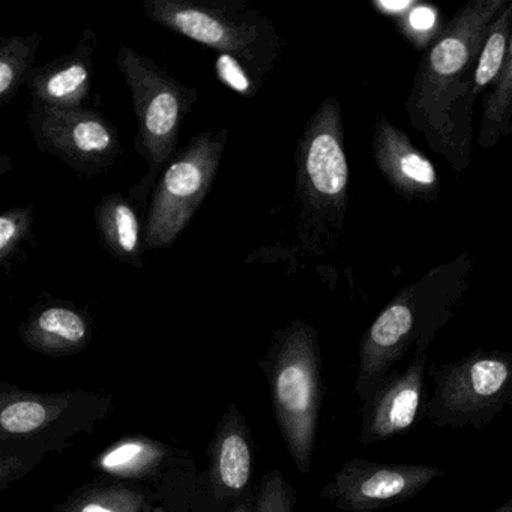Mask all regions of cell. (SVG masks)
Returning a JSON list of instances; mask_svg holds the SVG:
<instances>
[{
	"mask_svg": "<svg viewBox=\"0 0 512 512\" xmlns=\"http://www.w3.org/2000/svg\"><path fill=\"white\" fill-rule=\"evenodd\" d=\"M508 4L509 0H472L458 10L428 47L406 103L413 127L457 170L469 163L479 53L488 28Z\"/></svg>",
	"mask_w": 512,
	"mask_h": 512,
	"instance_id": "obj_1",
	"label": "cell"
},
{
	"mask_svg": "<svg viewBox=\"0 0 512 512\" xmlns=\"http://www.w3.org/2000/svg\"><path fill=\"white\" fill-rule=\"evenodd\" d=\"M442 269L401 290L362 338L356 395L367 401L410 349L427 353L433 338L451 319L463 295L460 283H442Z\"/></svg>",
	"mask_w": 512,
	"mask_h": 512,
	"instance_id": "obj_2",
	"label": "cell"
},
{
	"mask_svg": "<svg viewBox=\"0 0 512 512\" xmlns=\"http://www.w3.org/2000/svg\"><path fill=\"white\" fill-rule=\"evenodd\" d=\"M143 11L173 34L241 62L262 85L280 56L274 23L244 0H145Z\"/></svg>",
	"mask_w": 512,
	"mask_h": 512,
	"instance_id": "obj_3",
	"label": "cell"
},
{
	"mask_svg": "<svg viewBox=\"0 0 512 512\" xmlns=\"http://www.w3.org/2000/svg\"><path fill=\"white\" fill-rule=\"evenodd\" d=\"M116 62L136 113V151L148 164V172L130 188V197L146 206L161 173L178 154L182 125L196 104L197 91L124 44L119 46Z\"/></svg>",
	"mask_w": 512,
	"mask_h": 512,
	"instance_id": "obj_4",
	"label": "cell"
},
{
	"mask_svg": "<svg viewBox=\"0 0 512 512\" xmlns=\"http://www.w3.org/2000/svg\"><path fill=\"white\" fill-rule=\"evenodd\" d=\"M275 337L268 359L272 407L293 463L308 475L322 404L319 338L316 329L302 320Z\"/></svg>",
	"mask_w": 512,
	"mask_h": 512,
	"instance_id": "obj_5",
	"label": "cell"
},
{
	"mask_svg": "<svg viewBox=\"0 0 512 512\" xmlns=\"http://www.w3.org/2000/svg\"><path fill=\"white\" fill-rule=\"evenodd\" d=\"M229 130L203 131L170 161L152 191L143 229V251L172 247L214 185Z\"/></svg>",
	"mask_w": 512,
	"mask_h": 512,
	"instance_id": "obj_6",
	"label": "cell"
},
{
	"mask_svg": "<svg viewBox=\"0 0 512 512\" xmlns=\"http://www.w3.org/2000/svg\"><path fill=\"white\" fill-rule=\"evenodd\" d=\"M425 418L436 427H488L512 401V356L476 350L434 371Z\"/></svg>",
	"mask_w": 512,
	"mask_h": 512,
	"instance_id": "obj_7",
	"label": "cell"
},
{
	"mask_svg": "<svg viewBox=\"0 0 512 512\" xmlns=\"http://www.w3.org/2000/svg\"><path fill=\"white\" fill-rule=\"evenodd\" d=\"M296 167V188L304 215L340 227L349 199V164L337 98H326L305 125L296 151Z\"/></svg>",
	"mask_w": 512,
	"mask_h": 512,
	"instance_id": "obj_8",
	"label": "cell"
},
{
	"mask_svg": "<svg viewBox=\"0 0 512 512\" xmlns=\"http://www.w3.org/2000/svg\"><path fill=\"white\" fill-rule=\"evenodd\" d=\"M28 125L41 152L89 178L109 170L122 152L115 125L94 109H65L32 100Z\"/></svg>",
	"mask_w": 512,
	"mask_h": 512,
	"instance_id": "obj_9",
	"label": "cell"
},
{
	"mask_svg": "<svg viewBox=\"0 0 512 512\" xmlns=\"http://www.w3.org/2000/svg\"><path fill=\"white\" fill-rule=\"evenodd\" d=\"M445 470L428 464L383 463L352 458L320 497L344 512H373L413 499Z\"/></svg>",
	"mask_w": 512,
	"mask_h": 512,
	"instance_id": "obj_10",
	"label": "cell"
},
{
	"mask_svg": "<svg viewBox=\"0 0 512 512\" xmlns=\"http://www.w3.org/2000/svg\"><path fill=\"white\" fill-rule=\"evenodd\" d=\"M427 353H415L404 371H394L364 401L361 442L364 445L406 433L418 419L424 397Z\"/></svg>",
	"mask_w": 512,
	"mask_h": 512,
	"instance_id": "obj_11",
	"label": "cell"
},
{
	"mask_svg": "<svg viewBox=\"0 0 512 512\" xmlns=\"http://www.w3.org/2000/svg\"><path fill=\"white\" fill-rule=\"evenodd\" d=\"M373 154L383 178L404 199L434 202L440 196V178L433 163L383 116H377L374 124Z\"/></svg>",
	"mask_w": 512,
	"mask_h": 512,
	"instance_id": "obj_12",
	"label": "cell"
},
{
	"mask_svg": "<svg viewBox=\"0 0 512 512\" xmlns=\"http://www.w3.org/2000/svg\"><path fill=\"white\" fill-rule=\"evenodd\" d=\"M95 47L97 37L86 29L73 52L29 71L25 85L31 89L32 100L65 109L85 107L94 76Z\"/></svg>",
	"mask_w": 512,
	"mask_h": 512,
	"instance_id": "obj_13",
	"label": "cell"
},
{
	"mask_svg": "<svg viewBox=\"0 0 512 512\" xmlns=\"http://www.w3.org/2000/svg\"><path fill=\"white\" fill-rule=\"evenodd\" d=\"M253 440L244 416L233 404L218 424L211 445V479L221 497H235L250 485Z\"/></svg>",
	"mask_w": 512,
	"mask_h": 512,
	"instance_id": "obj_14",
	"label": "cell"
},
{
	"mask_svg": "<svg viewBox=\"0 0 512 512\" xmlns=\"http://www.w3.org/2000/svg\"><path fill=\"white\" fill-rule=\"evenodd\" d=\"M20 337L26 346L43 355H73L82 352L91 341V323L82 311L50 305L20 326Z\"/></svg>",
	"mask_w": 512,
	"mask_h": 512,
	"instance_id": "obj_15",
	"label": "cell"
},
{
	"mask_svg": "<svg viewBox=\"0 0 512 512\" xmlns=\"http://www.w3.org/2000/svg\"><path fill=\"white\" fill-rule=\"evenodd\" d=\"M101 244L122 265L143 268V235L133 203L119 193L109 194L95 206Z\"/></svg>",
	"mask_w": 512,
	"mask_h": 512,
	"instance_id": "obj_16",
	"label": "cell"
},
{
	"mask_svg": "<svg viewBox=\"0 0 512 512\" xmlns=\"http://www.w3.org/2000/svg\"><path fill=\"white\" fill-rule=\"evenodd\" d=\"M512 133V41L499 77L482 100L481 133L478 143L491 149Z\"/></svg>",
	"mask_w": 512,
	"mask_h": 512,
	"instance_id": "obj_17",
	"label": "cell"
},
{
	"mask_svg": "<svg viewBox=\"0 0 512 512\" xmlns=\"http://www.w3.org/2000/svg\"><path fill=\"white\" fill-rule=\"evenodd\" d=\"M41 37H4L0 40V104L8 106L25 85L29 71L34 70Z\"/></svg>",
	"mask_w": 512,
	"mask_h": 512,
	"instance_id": "obj_18",
	"label": "cell"
},
{
	"mask_svg": "<svg viewBox=\"0 0 512 512\" xmlns=\"http://www.w3.org/2000/svg\"><path fill=\"white\" fill-rule=\"evenodd\" d=\"M512 41V0L506 5L505 10L493 20L481 53L476 64L475 79H473V98L481 97L482 92L493 86L499 77L500 70L505 64L509 46Z\"/></svg>",
	"mask_w": 512,
	"mask_h": 512,
	"instance_id": "obj_19",
	"label": "cell"
},
{
	"mask_svg": "<svg viewBox=\"0 0 512 512\" xmlns=\"http://www.w3.org/2000/svg\"><path fill=\"white\" fill-rule=\"evenodd\" d=\"M163 455L157 443L146 439H127L107 449L97 466L118 476H133L154 466Z\"/></svg>",
	"mask_w": 512,
	"mask_h": 512,
	"instance_id": "obj_20",
	"label": "cell"
},
{
	"mask_svg": "<svg viewBox=\"0 0 512 512\" xmlns=\"http://www.w3.org/2000/svg\"><path fill=\"white\" fill-rule=\"evenodd\" d=\"M58 403H44L38 397L2 398L0 427L4 433L29 434L49 424L58 412Z\"/></svg>",
	"mask_w": 512,
	"mask_h": 512,
	"instance_id": "obj_21",
	"label": "cell"
},
{
	"mask_svg": "<svg viewBox=\"0 0 512 512\" xmlns=\"http://www.w3.org/2000/svg\"><path fill=\"white\" fill-rule=\"evenodd\" d=\"M397 23L401 34L419 50L430 47L445 29V26H440L439 11L421 2H413L410 10L398 17Z\"/></svg>",
	"mask_w": 512,
	"mask_h": 512,
	"instance_id": "obj_22",
	"label": "cell"
},
{
	"mask_svg": "<svg viewBox=\"0 0 512 512\" xmlns=\"http://www.w3.org/2000/svg\"><path fill=\"white\" fill-rule=\"evenodd\" d=\"M142 503V496L127 488H97L77 500L74 512H139Z\"/></svg>",
	"mask_w": 512,
	"mask_h": 512,
	"instance_id": "obj_23",
	"label": "cell"
},
{
	"mask_svg": "<svg viewBox=\"0 0 512 512\" xmlns=\"http://www.w3.org/2000/svg\"><path fill=\"white\" fill-rule=\"evenodd\" d=\"M296 493L280 469L265 473L256 494V512H295Z\"/></svg>",
	"mask_w": 512,
	"mask_h": 512,
	"instance_id": "obj_24",
	"label": "cell"
},
{
	"mask_svg": "<svg viewBox=\"0 0 512 512\" xmlns=\"http://www.w3.org/2000/svg\"><path fill=\"white\" fill-rule=\"evenodd\" d=\"M34 209L11 208L0 215V263L7 265L31 230Z\"/></svg>",
	"mask_w": 512,
	"mask_h": 512,
	"instance_id": "obj_25",
	"label": "cell"
},
{
	"mask_svg": "<svg viewBox=\"0 0 512 512\" xmlns=\"http://www.w3.org/2000/svg\"><path fill=\"white\" fill-rule=\"evenodd\" d=\"M215 73L218 79L242 97L253 98L262 83L248 71L247 67L226 55H218L215 62Z\"/></svg>",
	"mask_w": 512,
	"mask_h": 512,
	"instance_id": "obj_26",
	"label": "cell"
},
{
	"mask_svg": "<svg viewBox=\"0 0 512 512\" xmlns=\"http://www.w3.org/2000/svg\"><path fill=\"white\" fill-rule=\"evenodd\" d=\"M373 5L379 13L398 19V17L404 16L410 10L413 2H409V0H403V2H400V0H391V2H388V0H376V2H373Z\"/></svg>",
	"mask_w": 512,
	"mask_h": 512,
	"instance_id": "obj_27",
	"label": "cell"
},
{
	"mask_svg": "<svg viewBox=\"0 0 512 512\" xmlns=\"http://www.w3.org/2000/svg\"><path fill=\"white\" fill-rule=\"evenodd\" d=\"M232 512H256V497H251V494H248L247 497H244V500L236 503Z\"/></svg>",
	"mask_w": 512,
	"mask_h": 512,
	"instance_id": "obj_28",
	"label": "cell"
},
{
	"mask_svg": "<svg viewBox=\"0 0 512 512\" xmlns=\"http://www.w3.org/2000/svg\"><path fill=\"white\" fill-rule=\"evenodd\" d=\"M493 512H512V500H508V502L503 503L502 506L494 509Z\"/></svg>",
	"mask_w": 512,
	"mask_h": 512,
	"instance_id": "obj_29",
	"label": "cell"
}]
</instances>
